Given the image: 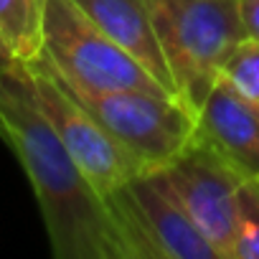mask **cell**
<instances>
[{
  "label": "cell",
  "instance_id": "7",
  "mask_svg": "<svg viewBox=\"0 0 259 259\" xmlns=\"http://www.w3.org/2000/svg\"><path fill=\"white\" fill-rule=\"evenodd\" d=\"M160 170L193 224L219 249L221 259H229L236 234L239 193L246 178L196 135Z\"/></svg>",
  "mask_w": 259,
  "mask_h": 259
},
{
  "label": "cell",
  "instance_id": "16",
  "mask_svg": "<svg viewBox=\"0 0 259 259\" xmlns=\"http://www.w3.org/2000/svg\"><path fill=\"white\" fill-rule=\"evenodd\" d=\"M256 183H259V181H256Z\"/></svg>",
  "mask_w": 259,
  "mask_h": 259
},
{
  "label": "cell",
  "instance_id": "12",
  "mask_svg": "<svg viewBox=\"0 0 259 259\" xmlns=\"http://www.w3.org/2000/svg\"><path fill=\"white\" fill-rule=\"evenodd\" d=\"M221 76L244 97L259 104V41L246 36L224 64Z\"/></svg>",
  "mask_w": 259,
  "mask_h": 259
},
{
  "label": "cell",
  "instance_id": "4",
  "mask_svg": "<svg viewBox=\"0 0 259 259\" xmlns=\"http://www.w3.org/2000/svg\"><path fill=\"white\" fill-rule=\"evenodd\" d=\"M130 259H221L160 168L143 170L107 198Z\"/></svg>",
  "mask_w": 259,
  "mask_h": 259
},
{
  "label": "cell",
  "instance_id": "6",
  "mask_svg": "<svg viewBox=\"0 0 259 259\" xmlns=\"http://www.w3.org/2000/svg\"><path fill=\"white\" fill-rule=\"evenodd\" d=\"M28 69L38 107L54 124L71 158L81 165L104 198L145 170L143 163L122 143H117L102 127V122L66 89L44 54L31 61Z\"/></svg>",
  "mask_w": 259,
  "mask_h": 259
},
{
  "label": "cell",
  "instance_id": "8",
  "mask_svg": "<svg viewBox=\"0 0 259 259\" xmlns=\"http://www.w3.org/2000/svg\"><path fill=\"white\" fill-rule=\"evenodd\" d=\"M196 138L246 181H259V104L224 76H219L196 114Z\"/></svg>",
  "mask_w": 259,
  "mask_h": 259
},
{
  "label": "cell",
  "instance_id": "14",
  "mask_svg": "<svg viewBox=\"0 0 259 259\" xmlns=\"http://www.w3.org/2000/svg\"><path fill=\"white\" fill-rule=\"evenodd\" d=\"M21 66H26V64L13 54V49L8 46V41L3 38V33H0V76L11 74V71H18Z\"/></svg>",
  "mask_w": 259,
  "mask_h": 259
},
{
  "label": "cell",
  "instance_id": "2",
  "mask_svg": "<svg viewBox=\"0 0 259 259\" xmlns=\"http://www.w3.org/2000/svg\"><path fill=\"white\" fill-rule=\"evenodd\" d=\"M178 97L198 114L246 38L239 0H148Z\"/></svg>",
  "mask_w": 259,
  "mask_h": 259
},
{
  "label": "cell",
  "instance_id": "11",
  "mask_svg": "<svg viewBox=\"0 0 259 259\" xmlns=\"http://www.w3.org/2000/svg\"><path fill=\"white\" fill-rule=\"evenodd\" d=\"M229 259H259V183L246 181L239 193L236 234Z\"/></svg>",
  "mask_w": 259,
  "mask_h": 259
},
{
  "label": "cell",
  "instance_id": "15",
  "mask_svg": "<svg viewBox=\"0 0 259 259\" xmlns=\"http://www.w3.org/2000/svg\"><path fill=\"white\" fill-rule=\"evenodd\" d=\"M0 133H3V119H0Z\"/></svg>",
  "mask_w": 259,
  "mask_h": 259
},
{
  "label": "cell",
  "instance_id": "5",
  "mask_svg": "<svg viewBox=\"0 0 259 259\" xmlns=\"http://www.w3.org/2000/svg\"><path fill=\"white\" fill-rule=\"evenodd\" d=\"M66 89L102 122L117 143L143 163L145 170L168 165L196 135V112L173 94L140 89L89 92L69 84Z\"/></svg>",
  "mask_w": 259,
  "mask_h": 259
},
{
  "label": "cell",
  "instance_id": "3",
  "mask_svg": "<svg viewBox=\"0 0 259 259\" xmlns=\"http://www.w3.org/2000/svg\"><path fill=\"white\" fill-rule=\"evenodd\" d=\"M44 56L49 59L54 71L76 89H140L170 94L133 54L102 33L71 0H49Z\"/></svg>",
  "mask_w": 259,
  "mask_h": 259
},
{
  "label": "cell",
  "instance_id": "10",
  "mask_svg": "<svg viewBox=\"0 0 259 259\" xmlns=\"http://www.w3.org/2000/svg\"><path fill=\"white\" fill-rule=\"evenodd\" d=\"M46 11L49 0H0V33L23 64L44 54Z\"/></svg>",
  "mask_w": 259,
  "mask_h": 259
},
{
  "label": "cell",
  "instance_id": "13",
  "mask_svg": "<svg viewBox=\"0 0 259 259\" xmlns=\"http://www.w3.org/2000/svg\"><path fill=\"white\" fill-rule=\"evenodd\" d=\"M239 6H241V21L246 36L259 41V0H239Z\"/></svg>",
  "mask_w": 259,
  "mask_h": 259
},
{
  "label": "cell",
  "instance_id": "9",
  "mask_svg": "<svg viewBox=\"0 0 259 259\" xmlns=\"http://www.w3.org/2000/svg\"><path fill=\"white\" fill-rule=\"evenodd\" d=\"M71 3L102 33L133 54L173 97H178L148 0H71Z\"/></svg>",
  "mask_w": 259,
  "mask_h": 259
},
{
  "label": "cell",
  "instance_id": "1",
  "mask_svg": "<svg viewBox=\"0 0 259 259\" xmlns=\"http://www.w3.org/2000/svg\"><path fill=\"white\" fill-rule=\"evenodd\" d=\"M0 119L41 208L56 259H130L114 216L38 107L28 64L0 76Z\"/></svg>",
  "mask_w": 259,
  "mask_h": 259
}]
</instances>
